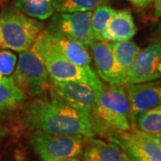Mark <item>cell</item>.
I'll use <instances>...</instances> for the list:
<instances>
[{
    "label": "cell",
    "mask_w": 161,
    "mask_h": 161,
    "mask_svg": "<svg viewBox=\"0 0 161 161\" xmlns=\"http://www.w3.org/2000/svg\"><path fill=\"white\" fill-rule=\"evenodd\" d=\"M20 118L32 131L58 134H80L87 138L96 135L89 114L63 101L49 88L48 95L33 98L22 105Z\"/></svg>",
    "instance_id": "6da1fadb"
},
{
    "label": "cell",
    "mask_w": 161,
    "mask_h": 161,
    "mask_svg": "<svg viewBox=\"0 0 161 161\" xmlns=\"http://www.w3.org/2000/svg\"><path fill=\"white\" fill-rule=\"evenodd\" d=\"M96 135L108 137L132 128L130 108L125 86L106 84L97 92L90 111Z\"/></svg>",
    "instance_id": "7a4b0ae2"
},
{
    "label": "cell",
    "mask_w": 161,
    "mask_h": 161,
    "mask_svg": "<svg viewBox=\"0 0 161 161\" xmlns=\"http://www.w3.org/2000/svg\"><path fill=\"white\" fill-rule=\"evenodd\" d=\"M31 50L45 64L50 80L58 81H78L101 90L105 82L100 80L92 67H82L71 63L58 53L47 40L43 31L31 47Z\"/></svg>",
    "instance_id": "3957f363"
},
{
    "label": "cell",
    "mask_w": 161,
    "mask_h": 161,
    "mask_svg": "<svg viewBox=\"0 0 161 161\" xmlns=\"http://www.w3.org/2000/svg\"><path fill=\"white\" fill-rule=\"evenodd\" d=\"M44 30V23L28 17L14 6H5L0 12V47L22 53L31 49Z\"/></svg>",
    "instance_id": "277c9868"
},
{
    "label": "cell",
    "mask_w": 161,
    "mask_h": 161,
    "mask_svg": "<svg viewBox=\"0 0 161 161\" xmlns=\"http://www.w3.org/2000/svg\"><path fill=\"white\" fill-rule=\"evenodd\" d=\"M87 137L80 134H58L33 131L29 142L40 161H59L81 158Z\"/></svg>",
    "instance_id": "5b68a950"
},
{
    "label": "cell",
    "mask_w": 161,
    "mask_h": 161,
    "mask_svg": "<svg viewBox=\"0 0 161 161\" xmlns=\"http://www.w3.org/2000/svg\"><path fill=\"white\" fill-rule=\"evenodd\" d=\"M12 77L28 97L38 98L48 93L50 78L42 60L31 49L20 53Z\"/></svg>",
    "instance_id": "8992f818"
},
{
    "label": "cell",
    "mask_w": 161,
    "mask_h": 161,
    "mask_svg": "<svg viewBox=\"0 0 161 161\" xmlns=\"http://www.w3.org/2000/svg\"><path fill=\"white\" fill-rule=\"evenodd\" d=\"M92 14V11L58 13L52 15L46 30L59 32L89 48L95 40L91 26Z\"/></svg>",
    "instance_id": "52a82bcc"
},
{
    "label": "cell",
    "mask_w": 161,
    "mask_h": 161,
    "mask_svg": "<svg viewBox=\"0 0 161 161\" xmlns=\"http://www.w3.org/2000/svg\"><path fill=\"white\" fill-rule=\"evenodd\" d=\"M106 138L135 158L142 161H161L160 147L147 133L134 127L125 132H114Z\"/></svg>",
    "instance_id": "ba28073f"
},
{
    "label": "cell",
    "mask_w": 161,
    "mask_h": 161,
    "mask_svg": "<svg viewBox=\"0 0 161 161\" xmlns=\"http://www.w3.org/2000/svg\"><path fill=\"white\" fill-rule=\"evenodd\" d=\"M131 122L145 111L161 105V80H151L125 85Z\"/></svg>",
    "instance_id": "9c48e42d"
},
{
    "label": "cell",
    "mask_w": 161,
    "mask_h": 161,
    "mask_svg": "<svg viewBox=\"0 0 161 161\" xmlns=\"http://www.w3.org/2000/svg\"><path fill=\"white\" fill-rule=\"evenodd\" d=\"M50 89L65 103L89 115L99 91L82 82L53 80H50Z\"/></svg>",
    "instance_id": "30bf717a"
},
{
    "label": "cell",
    "mask_w": 161,
    "mask_h": 161,
    "mask_svg": "<svg viewBox=\"0 0 161 161\" xmlns=\"http://www.w3.org/2000/svg\"><path fill=\"white\" fill-rule=\"evenodd\" d=\"M161 62V40L142 49L128 75L127 84L141 83L160 79L158 66Z\"/></svg>",
    "instance_id": "8fae6325"
},
{
    "label": "cell",
    "mask_w": 161,
    "mask_h": 161,
    "mask_svg": "<svg viewBox=\"0 0 161 161\" xmlns=\"http://www.w3.org/2000/svg\"><path fill=\"white\" fill-rule=\"evenodd\" d=\"M42 31L52 47L65 59L79 66L92 67V56L86 47L59 32L46 29Z\"/></svg>",
    "instance_id": "7c38bea8"
},
{
    "label": "cell",
    "mask_w": 161,
    "mask_h": 161,
    "mask_svg": "<svg viewBox=\"0 0 161 161\" xmlns=\"http://www.w3.org/2000/svg\"><path fill=\"white\" fill-rule=\"evenodd\" d=\"M114 58V67L116 84H127L128 75L142 48L132 40L110 42Z\"/></svg>",
    "instance_id": "4fadbf2b"
},
{
    "label": "cell",
    "mask_w": 161,
    "mask_h": 161,
    "mask_svg": "<svg viewBox=\"0 0 161 161\" xmlns=\"http://www.w3.org/2000/svg\"><path fill=\"white\" fill-rule=\"evenodd\" d=\"M136 31L137 29L129 9L115 11L104 30L102 40L108 42L130 40Z\"/></svg>",
    "instance_id": "5bb4252c"
},
{
    "label": "cell",
    "mask_w": 161,
    "mask_h": 161,
    "mask_svg": "<svg viewBox=\"0 0 161 161\" xmlns=\"http://www.w3.org/2000/svg\"><path fill=\"white\" fill-rule=\"evenodd\" d=\"M89 48L92 51L96 74L100 80L108 84L117 85L115 75L114 58L110 42L106 40H94Z\"/></svg>",
    "instance_id": "9a60e30c"
},
{
    "label": "cell",
    "mask_w": 161,
    "mask_h": 161,
    "mask_svg": "<svg viewBox=\"0 0 161 161\" xmlns=\"http://www.w3.org/2000/svg\"><path fill=\"white\" fill-rule=\"evenodd\" d=\"M123 150L116 144L92 137L86 140L81 160L123 161Z\"/></svg>",
    "instance_id": "2e32d148"
},
{
    "label": "cell",
    "mask_w": 161,
    "mask_h": 161,
    "mask_svg": "<svg viewBox=\"0 0 161 161\" xmlns=\"http://www.w3.org/2000/svg\"><path fill=\"white\" fill-rule=\"evenodd\" d=\"M28 96L17 86L12 76H4L0 83V114L16 109Z\"/></svg>",
    "instance_id": "e0dca14e"
},
{
    "label": "cell",
    "mask_w": 161,
    "mask_h": 161,
    "mask_svg": "<svg viewBox=\"0 0 161 161\" xmlns=\"http://www.w3.org/2000/svg\"><path fill=\"white\" fill-rule=\"evenodd\" d=\"M13 6L23 14L39 21L54 15V0H13Z\"/></svg>",
    "instance_id": "ac0fdd59"
},
{
    "label": "cell",
    "mask_w": 161,
    "mask_h": 161,
    "mask_svg": "<svg viewBox=\"0 0 161 161\" xmlns=\"http://www.w3.org/2000/svg\"><path fill=\"white\" fill-rule=\"evenodd\" d=\"M132 127L147 134L161 132V105L137 115L132 122Z\"/></svg>",
    "instance_id": "d6986e66"
},
{
    "label": "cell",
    "mask_w": 161,
    "mask_h": 161,
    "mask_svg": "<svg viewBox=\"0 0 161 161\" xmlns=\"http://www.w3.org/2000/svg\"><path fill=\"white\" fill-rule=\"evenodd\" d=\"M107 2L108 0H54V8L58 13L93 11Z\"/></svg>",
    "instance_id": "ffe728a7"
},
{
    "label": "cell",
    "mask_w": 161,
    "mask_h": 161,
    "mask_svg": "<svg viewBox=\"0 0 161 161\" xmlns=\"http://www.w3.org/2000/svg\"><path fill=\"white\" fill-rule=\"evenodd\" d=\"M115 11L113 7L108 5H103L97 7L92 11L91 18V26L94 39L97 40H102V34L107 24L113 16Z\"/></svg>",
    "instance_id": "44dd1931"
},
{
    "label": "cell",
    "mask_w": 161,
    "mask_h": 161,
    "mask_svg": "<svg viewBox=\"0 0 161 161\" xmlns=\"http://www.w3.org/2000/svg\"><path fill=\"white\" fill-rule=\"evenodd\" d=\"M17 63L16 55L11 50L0 51V74L3 76H9L13 74Z\"/></svg>",
    "instance_id": "7402d4cb"
},
{
    "label": "cell",
    "mask_w": 161,
    "mask_h": 161,
    "mask_svg": "<svg viewBox=\"0 0 161 161\" xmlns=\"http://www.w3.org/2000/svg\"><path fill=\"white\" fill-rule=\"evenodd\" d=\"M127 1H129L132 6H134L139 9H143L148 7L151 3H153L154 0H127Z\"/></svg>",
    "instance_id": "603a6c76"
},
{
    "label": "cell",
    "mask_w": 161,
    "mask_h": 161,
    "mask_svg": "<svg viewBox=\"0 0 161 161\" xmlns=\"http://www.w3.org/2000/svg\"><path fill=\"white\" fill-rule=\"evenodd\" d=\"M154 10H153V18L158 20L161 18V0H154Z\"/></svg>",
    "instance_id": "cb8c5ba5"
},
{
    "label": "cell",
    "mask_w": 161,
    "mask_h": 161,
    "mask_svg": "<svg viewBox=\"0 0 161 161\" xmlns=\"http://www.w3.org/2000/svg\"><path fill=\"white\" fill-rule=\"evenodd\" d=\"M148 136H149L152 141H154L156 143L158 144V145L161 148V132L157 133V134H148Z\"/></svg>",
    "instance_id": "d4e9b609"
},
{
    "label": "cell",
    "mask_w": 161,
    "mask_h": 161,
    "mask_svg": "<svg viewBox=\"0 0 161 161\" xmlns=\"http://www.w3.org/2000/svg\"><path fill=\"white\" fill-rule=\"evenodd\" d=\"M123 152H124V151H123ZM123 161H142V160L138 159V158H133V157H132V156L128 155V154H126V153H125V152H124Z\"/></svg>",
    "instance_id": "484cf974"
},
{
    "label": "cell",
    "mask_w": 161,
    "mask_h": 161,
    "mask_svg": "<svg viewBox=\"0 0 161 161\" xmlns=\"http://www.w3.org/2000/svg\"><path fill=\"white\" fill-rule=\"evenodd\" d=\"M6 133H7V131H6V129L5 127H3L1 125H0V140L2 138H4L5 136L6 135Z\"/></svg>",
    "instance_id": "4316f807"
},
{
    "label": "cell",
    "mask_w": 161,
    "mask_h": 161,
    "mask_svg": "<svg viewBox=\"0 0 161 161\" xmlns=\"http://www.w3.org/2000/svg\"><path fill=\"white\" fill-rule=\"evenodd\" d=\"M59 161H82L80 158H65Z\"/></svg>",
    "instance_id": "83f0119b"
},
{
    "label": "cell",
    "mask_w": 161,
    "mask_h": 161,
    "mask_svg": "<svg viewBox=\"0 0 161 161\" xmlns=\"http://www.w3.org/2000/svg\"><path fill=\"white\" fill-rule=\"evenodd\" d=\"M158 73H159V75L161 76V62L158 64Z\"/></svg>",
    "instance_id": "f1b7e54d"
},
{
    "label": "cell",
    "mask_w": 161,
    "mask_h": 161,
    "mask_svg": "<svg viewBox=\"0 0 161 161\" xmlns=\"http://www.w3.org/2000/svg\"><path fill=\"white\" fill-rule=\"evenodd\" d=\"M3 77H4V76L0 74V83H1V81H2V80H3Z\"/></svg>",
    "instance_id": "f546056e"
},
{
    "label": "cell",
    "mask_w": 161,
    "mask_h": 161,
    "mask_svg": "<svg viewBox=\"0 0 161 161\" xmlns=\"http://www.w3.org/2000/svg\"><path fill=\"white\" fill-rule=\"evenodd\" d=\"M159 32H160V34H161V23L160 24H159Z\"/></svg>",
    "instance_id": "4dcf8cb0"
}]
</instances>
